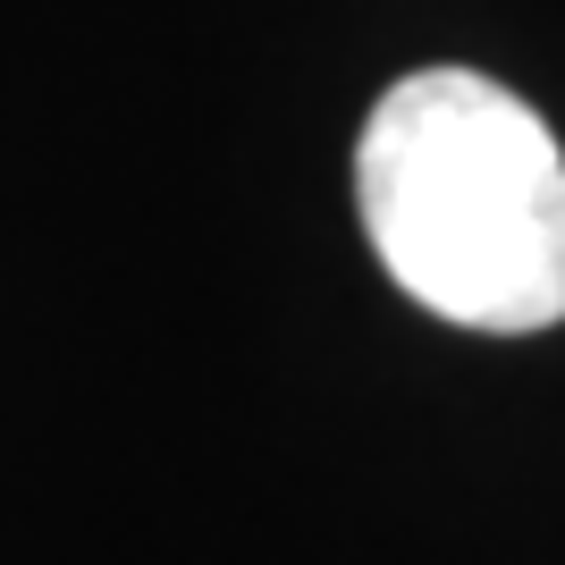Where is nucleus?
Returning <instances> with one entry per match:
<instances>
[{
	"label": "nucleus",
	"mask_w": 565,
	"mask_h": 565,
	"mask_svg": "<svg viewBox=\"0 0 565 565\" xmlns=\"http://www.w3.org/2000/svg\"><path fill=\"white\" fill-rule=\"evenodd\" d=\"M354 203L380 270L456 330L565 321V152L481 68H414L363 118Z\"/></svg>",
	"instance_id": "1"
}]
</instances>
